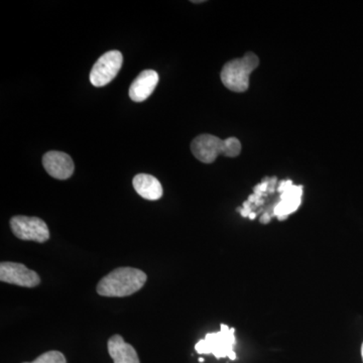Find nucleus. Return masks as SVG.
<instances>
[{"instance_id":"nucleus-11","label":"nucleus","mask_w":363,"mask_h":363,"mask_svg":"<svg viewBox=\"0 0 363 363\" xmlns=\"http://www.w3.org/2000/svg\"><path fill=\"white\" fill-rule=\"evenodd\" d=\"M133 188L140 197L150 201L161 199L164 190L160 181L147 174H138L133 180Z\"/></svg>"},{"instance_id":"nucleus-15","label":"nucleus","mask_w":363,"mask_h":363,"mask_svg":"<svg viewBox=\"0 0 363 363\" xmlns=\"http://www.w3.org/2000/svg\"><path fill=\"white\" fill-rule=\"evenodd\" d=\"M271 215L264 213V215H262V218H260V222H262V223L267 224L269 223V221H271Z\"/></svg>"},{"instance_id":"nucleus-5","label":"nucleus","mask_w":363,"mask_h":363,"mask_svg":"<svg viewBox=\"0 0 363 363\" xmlns=\"http://www.w3.org/2000/svg\"><path fill=\"white\" fill-rule=\"evenodd\" d=\"M11 230L21 240L44 243L49 240L47 224L38 217L14 216L11 219Z\"/></svg>"},{"instance_id":"nucleus-2","label":"nucleus","mask_w":363,"mask_h":363,"mask_svg":"<svg viewBox=\"0 0 363 363\" xmlns=\"http://www.w3.org/2000/svg\"><path fill=\"white\" fill-rule=\"evenodd\" d=\"M259 65V57L252 52H247L242 58L231 60L222 69V83L233 92H245L250 87V74Z\"/></svg>"},{"instance_id":"nucleus-14","label":"nucleus","mask_w":363,"mask_h":363,"mask_svg":"<svg viewBox=\"0 0 363 363\" xmlns=\"http://www.w3.org/2000/svg\"><path fill=\"white\" fill-rule=\"evenodd\" d=\"M226 147L224 152V157H236L240 156L241 152V143L238 138H229L225 140Z\"/></svg>"},{"instance_id":"nucleus-17","label":"nucleus","mask_w":363,"mask_h":363,"mask_svg":"<svg viewBox=\"0 0 363 363\" xmlns=\"http://www.w3.org/2000/svg\"><path fill=\"white\" fill-rule=\"evenodd\" d=\"M362 359H363V343H362Z\"/></svg>"},{"instance_id":"nucleus-10","label":"nucleus","mask_w":363,"mask_h":363,"mask_svg":"<svg viewBox=\"0 0 363 363\" xmlns=\"http://www.w3.org/2000/svg\"><path fill=\"white\" fill-rule=\"evenodd\" d=\"M159 74L154 70H145L133 81L130 88V97L133 101L143 102L147 100L156 89L159 83Z\"/></svg>"},{"instance_id":"nucleus-9","label":"nucleus","mask_w":363,"mask_h":363,"mask_svg":"<svg viewBox=\"0 0 363 363\" xmlns=\"http://www.w3.org/2000/svg\"><path fill=\"white\" fill-rule=\"evenodd\" d=\"M43 164L48 174L58 180L71 178L75 169V164L71 157L65 152L57 150L47 152L43 157Z\"/></svg>"},{"instance_id":"nucleus-16","label":"nucleus","mask_w":363,"mask_h":363,"mask_svg":"<svg viewBox=\"0 0 363 363\" xmlns=\"http://www.w3.org/2000/svg\"><path fill=\"white\" fill-rule=\"evenodd\" d=\"M199 362L201 363L204 362V358H200Z\"/></svg>"},{"instance_id":"nucleus-1","label":"nucleus","mask_w":363,"mask_h":363,"mask_svg":"<svg viewBox=\"0 0 363 363\" xmlns=\"http://www.w3.org/2000/svg\"><path fill=\"white\" fill-rule=\"evenodd\" d=\"M147 276L133 267H118L100 279L97 293L104 297L123 298L142 290Z\"/></svg>"},{"instance_id":"nucleus-12","label":"nucleus","mask_w":363,"mask_h":363,"mask_svg":"<svg viewBox=\"0 0 363 363\" xmlns=\"http://www.w3.org/2000/svg\"><path fill=\"white\" fill-rule=\"evenodd\" d=\"M107 347L114 363H140L135 348L126 343L121 335L112 336Z\"/></svg>"},{"instance_id":"nucleus-8","label":"nucleus","mask_w":363,"mask_h":363,"mask_svg":"<svg viewBox=\"0 0 363 363\" xmlns=\"http://www.w3.org/2000/svg\"><path fill=\"white\" fill-rule=\"evenodd\" d=\"M225 147V140L211 135H198L191 143L193 155L204 164H211L216 161L219 155H224Z\"/></svg>"},{"instance_id":"nucleus-3","label":"nucleus","mask_w":363,"mask_h":363,"mask_svg":"<svg viewBox=\"0 0 363 363\" xmlns=\"http://www.w3.org/2000/svg\"><path fill=\"white\" fill-rule=\"evenodd\" d=\"M235 329L221 324L220 331L206 334L204 339L196 344L195 350L199 354L214 355L217 359L228 357L230 360H235Z\"/></svg>"},{"instance_id":"nucleus-13","label":"nucleus","mask_w":363,"mask_h":363,"mask_svg":"<svg viewBox=\"0 0 363 363\" xmlns=\"http://www.w3.org/2000/svg\"><path fill=\"white\" fill-rule=\"evenodd\" d=\"M23 363H67L66 357L60 351H49L44 354L40 355L33 362Z\"/></svg>"},{"instance_id":"nucleus-4","label":"nucleus","mask_w":363,"mask_h":363,"mask_svg":"<svg viewBox=\"0 0 363 363\" xmlns=\"http://www.w3.org/2000/svg\"><path fill=\"white\" fill-rule=\"evenodd\" d=\"M123 56L119 51H109L98 59L90 73V82L95 87L109 84L121 71Z\"/></svg>"},{"instance_id":"nucleus-7","label":"nucleus","mask_w":363,"mask_h":363,"mask_svg":"<svg viewBox=\"0 0 363 363\" xmlns=\"http://www.w3.org/2000/svg\"><path fill=\"white\" fill-rule=\"evenodd\" d=\"M0 281L25 288H35L40 283L39 274L25 264L7 262L0 264Z\"/></svg>"},{"instance_id":"nucleus-6","label":"nucleus","mask_w":363,"mask_h":363,"mask_svg":"<svg viewBox=\"0 0 363 363\" xmlns=\"http://www.w3.org/2000/svg\"><path fill=\"white\" fill-rule=\"evenodd\" d=\"M278 191L281 193V200L274 208V216L279 220H285L289 215L297 211L302 203L303 186L293 185L291 180L281 181Z\"/></svg>"}]
</instances>
